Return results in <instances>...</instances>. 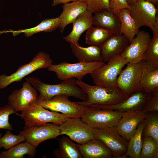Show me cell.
I'll return each instance as SVG.
<instances>
[{
  "instance_id": "cell-9",
  "label": "cell",
  "mask_w": 158,
  "mask_h": 158,
  "mask_svg": "<svg viewBox=\"0 0 158 158\" xmlns=\"http://www.w3.org/2000/svg\"><path fill=\"white\" fill-rule=\"evenodd\" d=\"M95 138L102 142L114 158H126L128 141L119 133L116 127L92 128Z\"/></svg>"
},
{
  "instance_id": "cell-24",
  "label": "cell",
  "mask_w": 158,
  "mask_h": 158,
  "mask_svg": "<svg viewBox=\"0 0 158 158\" xmlns=\"http://www.w3.org/2000/svg\"><path fill=\"white\" fill-rule=\"evenodd\" d=\"M116 15L121 22L120 33L123 35L130 43L139 31V28L131 16L129 9L121 10Z\"/></svg>"
},
{
  "instance_id": "cell-13",
  "label": "cell",
  "mask_w": 158,
  "mask_h": 158,
  "mask_svg": "<svg viewBox=\"0 0 158 158\" xmlns=\"http://www.w3.org/2000/svg\"><path fill=\"white\" fill-rule=\"evenodd\" d=\"M59 126L52 123L37 126H25L19 134L23 136L26 142L36 148L43 141L61 135Z\"/></svg>"
},
{
  "instance_id": "cell-1",
  "label": "cell",
  "mask_w": 158,
  "mask_h": 158,
  "mask_svg": "<svg viewBox=\"0 0 158 158\" xmlns=\"http://www.w3.org/2000/svg\"><path fill=\"white\" fill-rule=\"evenodd\" d=\"M38 90L40 95L37 98L44 100H49L54 97L64 95L75 97L85 101L88 99L87 95L76 83V80L73 78L63 80L56 85H50L42 83L37 77H30L25 78Z\"/></svg>"
},
{
  "instance_id": "cell-7",
  "label": "cell",
  "mask_w": 158,
  "mask_h": 158,
  "mask_svg": "<svg viewBox=\"0 0 158 158\" xmlns=\"http://www.w3.org/2000/svg\"><path fill=\"white\" fill-rule=\"evenodd\" d=\"M107 62L90 74V76L96 85L106 87L117 86L118 76L128 61L121 54L111 58Z\"/></svg>"
},
{
  "instance_id": "cell-5",
  "label": "cell",
  "mask_w": 158,
  "mask_h": 158,
  "mask_svg": "<svg viewBox=\"0 0 158 158\" xmlns=\"http://www.w3.org/2000/svg\"><path fill=\"white\" fill-rule=\"evenodd\" d=\"M20 116L27 126H37L51 123L59 125L68 117L62 114L49 111L36 102L31 103L22 111Z\"/></svg>"
},
{
  "instance_id": "cell-15",
  "label": "cell",
  "mask_w": 158,
  "mask_h": 158,
  "mask_svg": "<svg viewBox=\"0 0 158 158\" xmlns=\"http://www.w3.org/2000/svg\"><path fill=\"white\" fill-rule=\"evenodd\" d=\"M149 32L139 30L129 45L121 54L128 63H135L141 61L144 54L151 40Z\"/></svg>"
},
{
  "instance_id": "cell-18",
  "label": "cell",
  "mask_w": 158,
  "mask_h": 158,
  "mask_svg": "<svg viewBox=\"0 0 158 158\" xmlns=\"http://www.w3.org/2000/svg\"><path fill=\"white\" fill-rule=\"evenodd\" d=\"M130 43L123 35L113 34L101 46L102 61L105 63L111 58L121 54Z\"/></svg>"
},
{
  "instance_id": "cell-28",
  "label": "cell",
  "mask_w": 158,
  "mask_h": 158,
  "mask_svg": "<svg viewBox=\"0 0 158 158\" xmlns=\"http://www.w3.org/2000/svg\"><path fill=\"white\" fill-rule=\"evenodd\" d=\"M144 120L138 125L134 134L128 141L126 156L130 158H140L142 145V133Z\"/></svg>"
},
{
  "instance_id": "cell-33",
  "label": "cell",
  "mask_w": 158,
  "mask_h": 158,
  "mask_svg": "<svg viewBox=\"0 0 158 158\" xmlns=\"http://www.w3.org/2000/svg\"><path fill=\"white\" fill-rule=\"evenodd\" d=\"M140 158H158V144L150 137L142 136Z\"/></svg>"
},
{
  "instance_id": "cell-21",
  "label": "cell",
  "mask_w": 158,
  "mask_h": 158,
  "mask_svg": "<svg viewBox=\"0 0 158 158\" xmlns=\"http://www.w3.org/2000/svg\"><path fill=\"white\" fill-rule=\"evenodd\" d=\"M63 11L59 17L60 20L59 29L62 33L66 26L72 23L81 14L87 10V5L85 2L78 0L64 4Z\"/></svg>"
},
{
  "instance_id": "cell-6",
  "label": "cell",
  "mask_w": 158,
  "mask_h": 158,
  "mask_svg": "<svg viewBox=\"0 0 158 158\" xmlns=\"http://www.w3.org/2000/svg\"><path fill=\"white\" fill-rule=\"evenodd\" d=\"M86 107L81 119L92 128L116 127L123 113L92 105Z\"/></svg>"
},
{
  "instance_id": "cell-26",
  "label": "cell",
  "mask_w": 158,
  "mask_h": 158,
  "mask_svg": "<svg viewBox=\"0 0 158 158\" xmlns=\"http://www.w3.org/2000/svg\"><path fill=\"white\" fill-rule=\"evenodd\" d=\"M59 148L54 152L55 157L60 158H82L79 151V145L77 144L69 139L62 136L59 140Z\"/></svg>"
},
{
  "instance_id": "cell-16",
  "label": "cell",
  "mask_w": 158,
  "mask_h": 158,
  "mask_svg": "<svg viewBox=\"0 0 158 158\" xmlns=\"http://www.w3.org/2000/svg\"><path fill=\"white\" fill-rule=\"evenodd\" d=\"M152 92L143 91L135 92L121 102L110 105H92L95 106L122 112L142 111L151 95Z\"/></svg>"
},
{
  "instance_id": "cell-38",
  "label": "cell",
  "mask_w": 158,
  "mask_h": 158,
  "mask_svg": "<svg viewBox=\"0 0 158 158\" xmlns=\"http://www.w3.org/2000/svg\"><path fill=\"white\" fill-rule=\"evenodd\" d=\"M109 8L116 14L121 10L129 9L130 6L127 0H109Z\"/></svg>"
},
{
  "instance_id": "cell-10",
  "label": "cell",
  "mask_w": 158,
  "mask_h": 158,
  "mask_svg": "<svg viewBox=\"0 0 158 158\" xmlns=\"http://www.w3.org/2000/svg\"><path fill=\"white\" fill-rule=\"evenodd\" d=\"M68 97L64 95H57L49 100L37 98L36 103L48 110L61 112L67 117L81 118L85 112L86 107L76 102L71 101Z\"/></svg>"
},
{
  "instance_id": "cell-31",
  "label": "cell",
  "mask_w": 158,
  "mask_h": 158,
  "mask_svg": "<svg viewBox=\"0 0 158 158\" xmlns=\"http://www.w3.org/2000/svg\"><path fill=\"white\" fill-rule=\"evenodd\" d=\"M144 121L145 126L142 136H148L151 137L158 144V111L147 113Z\"/></svg>"
},
{
  "instance_id": "cell-29",
  "label": "cell",
  "mask_w": 158,
  "mask_h": 158,
  "mask_svg": "<svg viewBox=\"0 0 158 158\" xmlns=\"http://www.w3.org/2000/svg\"><path fill=\"white\" fill-rule=\"evenodd\" d=\"M113 34H114L108 30L92 26L87 30L85 42L90 45L101 47Z\"/></svg>"
},
{
  "instance_id": "cell-25",
  "label": "cell",
  "mask_w": 158,
  "mask_h": 158,
  "mask_svg": "<svg viewBox=\"0 0 158 158\" xmlns=\"http://www.w3.org/2000/svg\"><path fill=\"white\" fill-rule=\"evenodd\" d=\"M60 24V20L59 17L51 19L47 18L44 20L39 24L33 28L18 30H11L1 32H11L14 36L23 33L25 36L28 37L35 33L41 32H52L59 27Z\"/></svg>"
},
{
  "instance_id": "cell-41",
  "label": "cell",
  "mask_w": 158,
  "mask_h": 158,
  "mask_svg": "<svg viewBox=\"0 0 158 158\" xmlns=\"http://www.w3.org/2000/svg\"><path fill=\"white\" fill-rule=\"evenodd\" d=\"M128 3L129 5L131 4L136 1L138 0H127Z\"/></svg>"
},
{
  "instance_id": "cell-30",
  "label": "cell",
  "mask_w": 158,
  "mask_h": 158,
  "mask_svg": "<svg viewBox=\"0 0 158 158\" xmlns=\"http://www.w3.org/2000/svg\"><path fill=\"white\" fill-rule=\"evenodd\" d=\"M149 44L145 51L142 61L153 67H158V30L153 32Z\"/></svg>"
},
{
  "instance_id": "cell-2",
  "label": "cell",
  "mask_w": 158,
  "mask_h": 158,
  "mask_svg": "<svg viewBox=\"0 0 158 158\" xmlns=\"http://www.w3.org/2000/svg\"><path fill=\"white\" fill-rule=\"evenodd\" d=\"M76 83L87 95L85 101L76 102L82 106L91 105H110L119 103L127 98L117 86L104 87L88 85L82 80H76Z\"/></svg>"
},
{
  "instance_id": "cell-19",
  "label": "cell",
  "mask_w": 158,
  "mask_h": 158,
  "mask_svg": "<svg viewBox=\"0 0 158 158\" xmlns=\"http://www.w3.org/2000/svg\"><path fill=\"white\" fill-rule=\"evenodd\" d=\"M94 14L93 16L92 25L109 30L115 34L120 33V21L112 10L110 9H105Z\"/></svg>"
},
{
  "instance_id": "cell-36",
  "label": "cell",
  "mask_w": 158,
  "mask_h": 158,
  "mask_svg": "<svg viewBox=\"0 0 158 158\" xmlns=\"http://www.w3.org/2000/svg\"><path fill=\"white\" fill-rule=\"evenodd\" d=\"M86 3L87 10L95 13L104 9H109V0H79Z\"/></svg>"
},
{
  "instance_id": "cell-4",
  "label": "cell",
  "mask_w": 158,
  "mask_h": 158,
  "mask_svg": "<svg viewBox=\"0 0 158 158\" xmlns=\"http://www.w3.org/2000/svg\"><path fill=\"white\" fill-rule=\"evenodd\" d=\"M105 63L102 61L75 63L64 62L57 65L52 64L47 69L49 71L54 72L58 78L61 80L73 78L80 80L86 75L93 73Z\"/></svg>"
},
{
  "instance_id": "cell-8",
  "label": "cell",
  "mask_w": 158,
  "mask_h": 158,
  "mask_svg": "<svg viewBox=\"0 0 158 158\" xmlns=\"http://www.w3.org/2000/svg\"><path fill=\"white\" fill-rule=\"evenodd\" d=\"M53 61L49 55L41 51L36 54L28 63L20 66L17 70L9 75H0V89H2L12 83L20 81L30 73L38 69L48 68L52 64Z\"/></svg>"
},
{
  "instance_id": "cell-35",
  "label": "cell",
  "mask_w": 158,
  "mask_h": 158,
  "mask_svg": "<svg viewBox=\"0 0 158 158\" xmlns=\"http://www.w3.org/2000/svg\"><path fill=\"white\" fill-rule=\"evenodd\" d=\"M15 113L8 104L0 107V129L13 130V125L9 123V118L10 115Z\"/></svg>"
},
{
  "instance_id": "cell-17",
  "label": "cell",
  "mask_w": 158,
  "mask_h": 158,
  "mask_svg": "<svg viewBox=\"0 0 158 158\" xmlns=\"http://www.w3.org/2000/svg\"><path fill=\"white\" fill-rule=\"evenodd\" d=\"M147 114L142 111L123 112L116 126L119 133L128 141L135 133L139 124L145 120Z\"/></svg>"
},
{
  "instance_id": "cell-11",
  "label": "cell",
  "mask_w": 158,
  "mask_h": 158,
  "mask_svg": "<svg viewBox=\"0 0 158 158\" xmlns=\"http://www.w3.org/2000/svg\"><path fill=\"white\" fill-rule=\"evenodd\" d=\"M129 5L130 15L139 28L147 26L153 32L158 30L157 9L154 5L148 1L138 0Z\"/></svg>"
},
{
  "instance_id": "cell-22",
  "label": "cell",
  "mask_w": 158,
  "mask_h": 158,
  "mask_svg": "<svg viewBox=\"0 0 158 158\" xmlns=\"http://www.w3.org/2000/svg\"><path fill=\"white\" fill-rule=\"evenodd\" d=\"M92 13L87 10L80 14L73 22L71 32L63 39L71 43H78L82 34L92 26Z\"/></svg>"
},
{
  "instance_id": "cell-42",
  "label": "cell",
  "mask_w": 158,
  "mask_h": 158,
  "mask_svg": "<svg viewBox=\"0 0 158 158\" xmlns=\"http://www.w3.org/2000/svg\"><path fill=\"white\" fill-rule=\"evenodd\" d=\"M2 136V134L0 132V137H1Z\"/></svg>"
},
{
  "instance_id": "cell-32",
  "label": "cell",
  "mask_w": 158,
  "mask_h": 158,
  "mask_svg": "<svg viewBox=\"0 0 158 158\" xmlns=\"http://www.w3.org/2000/svg\"><path fill=\"white\" fill-rule=\"evenodd\" d=\"M142 89L147 93L158 90V67L152 68L145 75L142 82Z\"/></svg>"
},
{
  "instance_id": "cell-23",
  "label": "cell",
  "mask_w": 158,
  "mask_h": 158,
  "mask_svg": "<svg viewBox=\"0 0 158 158\" xmlns=\"http://www.w3.org/2000/svg\"><path fill=\"white\" fill-rule=\"evenodd\" d=\"M71 51L79 62L89 63L102 61L101 47H81L78 43H71Z\"/></svg>"
},
{
  "instance_id": "cell-40",
  "label": "cell",
  "mask_w": 158,
  "mask_h": 158,
  "mask_svg": "<svg viewBox=\"0 0 158 158\" xmlns=\"http://www.w3.org/2000/svg\"><path fill=\"white\" fill-rule=\"evenodd\" d=\"M150 2L154 5H157L158 3V0H143Z\"/></svg>"
},
{
  "instance_id": "cell-3",
  "label": "cell",
  "mask_w": 158,
  "mask_h": 158,
  "mask_svg": "<svg viewBox=\"0 0 158 158\" xmlns=\"http://www.w3.org/2000/svg\"><path fill=\"white\" fill-rule=\"evenodd\" d=\"M126 65L118 77L117 86L127 98L135 92L142 91L143 77L149 70L154 67L142 61L135 63H128Z\"/></svg>"
},
{
  "instance_id": "cell-20",
  "label": "cell",
  "mask_w": 158,
  "mask_h": 158,
  "mask_svg": "<svg viewBox=\"0 0 158 158\" xmlns=\"http://www.w3.org/2000/svg\"><path fill=\"white\" fill-rule=\"evenodd\" d=\"M79 151L84 158H112L109 149L101 141L95 138L79 145Z\"/></svg>"
},
{
  "instance_id": "cell-37",
  "label": "cell",
  "mask_w": 158,
  "mask_h": 158,
  "mask_svg": "<svg viewBox=\"0 0 158 158\" xmlns=\"http://www.w3.org/2000/svg\"><path fill=\"white\" fill-rule=\"evenodd\" d=\"M142 111L146 113L158 112V90L152 92L145 107Z\"/></svg>"
},
{
  "instance_id": "cell-27",
  "label": "cell",
  "mask_w": 158,
  "mask_h": 158,
  "mask_svg": "<svg viewBox=\"0 0 158 158\" xmlns=\"http://www.w3.org/2000/svg\"><path fill=\"white\" fill-rule=\"evenodd\" d=\"M36 152V148L25 141L19 143L8 150L1 152L0 158H23L25 154L33 158Z\"/></svg>"
},
{
  "instance_id": "cell-34",
  "label": "cell",
  "mask_w": 158,
  "mask_h": 158,
  "mask_svg": "<svg viewBox=\"0 0 158 158\" xmlns=\"http://www.w3.org/2000/svg\"><path fill=\"white\" fill-rule=\"evenodd\" d=\"M24 140V138L21 134L15 135L11 130H7L4 135L0 137V149L3 148L8 150Z\"/></svg>"
},
{
  "instance_id": "cell-14",
  "label": "cell",
  "mask_w": 158,
  "mask_h": 158,
  "mask_svg": "<svg viewBox=\"0 0 158 158\" xmlns=\"http://www.w3.org/2000/svg\"><path fill=\"white\" fill-rule=\"evenodd\" d=\"M22 86L13 90L7 98L8 104L15 113L22 111L30 104L36 102L37 99V90L30 82L26 81Z\"/></svg>"
},
{
  "instance_id": "cell-39",
  "label": "cell",
  "mask_w": 158,
  "mask_h": 158,
  "mask_svg": "<svg viewBox=\"0 0 158 158\" xmlns=\"http://www.w3.org/2000/svg\"><path fill=\"white\" fill-rule=\"evenodd\" d=\"M78 0H53V2L52 4L53 6L61 4H65L69 3L70 2L75 1Z\"/></svg>"
},
{
  "instance_id": "cell-12",
  "label": "cell",
  "mask_w": 158,
  "mask_h": 158,
  "mask_svg": "<svg viewBox=\"0 0 158 158\" xmlns=\"http://www.w3.org/2000/svg\"><path fill=\"white\" fill-rule=\"evenodd\" d=\"M59 128L61 135H67L80 144L95 138L92 128L79 117H68Z\"/></svg>"
}]
</instances>
